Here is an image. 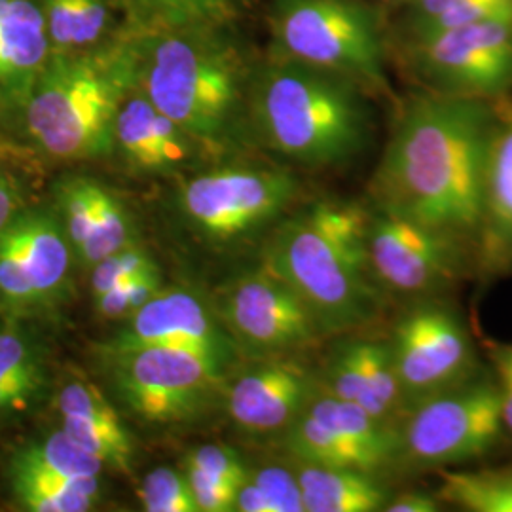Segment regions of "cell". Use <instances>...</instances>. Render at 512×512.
I'll list each match as a JSON object with an SVG mask.
<instances>
[{
  "label": "cell",
  "mask_w": 512,
  "mask_h": 512,
  "mask_svg": "<svg viewBox=\"0 0 512 512\" xmlns=\"http://www.w3.org/2000/svg\"><path fill=\"white\" fill-rule=\"evenodd\" d=\"M217 313L247 359L306 353L325 336L304 298L264 262L222 293Z\"/></svg>",
  "instance_id": "obj_12"
},
{
  "label": "cell",
  "mask_w": 512,
  "mask_h": 512,
  "mask_svg": "<svg viewBox=\"0 0 512 512\" xmlns=\"http://www.w3.org/2000/svg\"><path fill=\"white\" fill-rule=\"evenodd\" d=\"M368 207L317 200L283 217L262 262L304 298L325 336L370 323L382 289L368 258Z\"/></svg>",
  "instance_id": "obj_2"
},
{
  "label": "cell",
  "mask_w": 512,
  "mask_h": 512,
  "mask_svg": "<svg viewBox=\"0 0 512 512\" xmlns=\"http://www.w3.org/2000/svg\"><path fill=\"white\" fill-rule=\"evenodd\" d=\"M19 192L18 186L12 179L0 175V234L6 226L18 215Z\"/></svg>",
  "instance_id": "obj_43"
},
{
  "label": "cell",
  "mask_w": 512,
  "mask_h": 512,
  "mask_svg": "<svg viewBox=\"0 0 512 512\" xmlns=\"http://www.w3.org/2000/svg\"><path fill=\"white\" fill-rule=\"evenodd\" d=\"M298 196L289 169L228 165L194 175L179 188L184 220L213 243L255 238L275 228Z\"/></svg>",
  "instance_id": "obj_7"
},
{
  "label": "cell",
  "mask_w": 512,
  "mask_h": 512,
  "mask_svg": "<svg viewBox=\"0 0 512 512\" xmlns=\"http://www.w3.org/2000/svg\"><path fill=\"white\" fill-rule=\"evenodd\" d=\"M184 473L188 476V482H190V488L194 492L200 512L236 511L239 486L217 478V476L207 475L198 469H192V467H186Z\"/></svg>",
  "instance_id": "obj_38"
},
{
  "label": "cell",
  "mask_w": 512,
  "mask_h": 512,
  "mask_svg": "<svg viewBox=\"0 0 512 512\" xmlns=\"http://www.w3.org/2000/svg\"><path fill=\"white\" fill-rule=\"evenodd\" d=\"M0 294L14 304L38 300L33 279L10 224L0 234Z\"/></svg>",
  "instance_id": "obj_34"
},
{
  "label": "cell",
  "mask_w": 512,
  "mask_h": 512,
  "mask_svg": "<svg viewBox=\"0 0 512 512\" xmlns=\"http://www.w3.org/2000/svg\"><path fill=\"white\" fill-rule=\"evenodd\" d=\"M152 266H158L145 249L137 245H129L126 249L103 258L95 264L92 275V289L95 296L107 293L116 285L129 281Z\"/></svg>",
  "instance_id": "obj_35"
},
{
  "label": "cell",
  "mask_w": 512,
  "mask_h": 512,
  "mask_svg": "<svg viewBox=\"0 0 512 512\" xmlns=\"http://www.w3.org/2000/svg\"><path fill=\"white\" fill-rule=\"evenodd\" d=\"M385 2H408V4H410L412 0H385Z\"/></svg>",
  "instance_id": "obj_44"
},
{
  "label": "cell",
  "mask_w": 512,
  "mask_h": 512,
  "mask_svg": "<svg viewBox=\"0 0 512 512\" xmlns=\"http://www.w3.org/2000/svg\"><path fill=\"white\" fill-rule=\"evenodd\" d=\"M129 245H135V241H133V224L129 219L128 211L124 203L103 186L95 230L90 239L84 243V247L78 249V253L86 264L95 266L103 258L114 255Z\"/></svg>",
  "instance_id": "obj_31"
},
{
  "label": "cell",
  "mask_w": 512,
  "mask_h": 512,
  "mask_svg": "<svg viewBox=\"0 0 512 512\" xmlns=\"http://www.w3.org/2000/svg\"><path fill=\"white\" fill-rule=\"evenodd\" d=\"M497 385L503 404V421L512 433V346H501L494 351Z\"/></svg>",
  "instance_id": "obj_41"
},
{
  "label": "cell",
  "mask_w": 512,
  "mask_h": 512,
  "mask_svg": "<svg viewBox=\"0 0 512 512\" xmlns=\"http://www.w3.org/2000/svg\"><path fill=\"white\" fill-rule=\"evenodd\" d=\"M103 186L92 179H71L61 186V209L71 245L82 249L97 224Z\"/></svg>",
  "instance_id": "obj_32"
},
{
  "label": "cell",
  "mask_w": 512,
  "mask_h": 512,
  "mask_svg": "<svg viewBox=\"0 0 512 512\" xmlns=\"http://www.w3.org/2000/svg\"><path fill=\"white\" fill-rule=\"evenodd\" d=\"M27 340L18 332H0V378L35 363Z\"/></svg>",
  "instance_id": "obj_40"
},
{
  "label": "cell",
  "mask_w": 512,
  "mask_h": 512,
  "mask_svg": "<svg viewBox=\"0 0 512 512\" xmlns=\"http://www.w3.org/2000/svg\"><path fill=\"white\" fill-rule=\"evenodd\" d=\"M14 490L19 503L35 512L90 511L97 495V476L65 478L12 467Z\"/></svg>",
  "instance_id": "obj_24"
},
{
  "label": "cell",
  "mask_w": 512,
  "mask_h": 512,
  "mask_svg": "<svg viewBox=\"0 0 512 512\" xmlns=\"http://www.w3.org/2000/svg\"><path fill=\"white\" fill-rule=\"evenodd\" d=\"M128 327L112 349L164 346L196 351L226 372L238 365L236 342L202 296L184 287L160 289L128 317Z\"/></svg>",
  "instance_id": "obj_15"
},
{
  "label": "cell",
  "mask_w": 512,
  "mask_h": 512,
  "mask_svg": "<svg viewBox=\"0 0 512 512\" xmlns=\"http://www.w3.org/2000/svg\"><path fill=\"white\" fill-rule=\"evenodd\" d=\"M186 467L198 469L207 475L217 476L236 486H243L251 471L236 450L222 444H203L192 450L186 458Z\"/></svg>",
  "instance_id": "obj_37"
},
{
  "label": "cell",
  "mask_w": 512,
  "mask_h": 512,
  "mask_svg": "<svg viewBox=\"0 0 512 512\" xmlns=\"http://www.w3.org/2000/svg\"><path fill=\"white\" fill-rule=\"evenodd\" d=\"M368 258L385 293L429 298L458 279L465 262L463 239L372 203L368 209Z\"/></svg>",
  "instance_id": "obj_13"
},
{
  "label": "cell",
  "mask_w": 512,
  "mask_h": 512,
  "mask_svg": "<svg viewBox=\"0 0 512 512\" xmlns=\"http://www.w3.org/2000/svg\"><path fill=\"white\" fill-rule=\"evenodd\" d=\"M495 103L440 92L412 99L374 173L372 203L476 243Z\"/></svg>",
  "instance_id": "obj_1"
},
{
  "label": "cell",
  "mask_w": 512,
  "mask_h": 512,
  "mask_svg": "<svg viewBox=\"0 0 512 512\" xmlns=\"http://www.w3.org/2000/svg\"><path fill=\"white\" fill-rule=\"evenodd\" d=\"M476 245L486 272H505L512 266V105L497 109L495 116Z\"/></svg>",
  "instance_id": "obj_19"
},
{
  "label": "cell",
  "mask_w": 512,
  "mask_h": 512,
  "mask_svg": "<svg viewBox=\"0 0 512 512\" xmlns=\"http://www.w3.org/2000/svg\"><path fill=\"white\" fill-rule=\"evenodd\" d=\"M440 511L439 499L423 492H406L391 497L384 512H437Z\"/></svg>",
  "instance_id": "obj_42"
},
{
  "label": "cell",
  "mask_w": 512,
  "mask_h": 512,
  "mask_svg": "<svg viewBox=\"0 0 512 512\" xmlns=\"http://www.w3.org/2000/svg\"><path fill=\"white\" fill-rule=\"evenodd\" d=\"M44 384L37 361L0 378V414L27 406Z\"/></svg>",
  "instance_id": "obj_39"
},
{
  "label": "cell",
  "mask_w": 512,
  "mask_h": 512,
  "mask_svg": "<svg viewBox=\"0 0 512 512\" xmlns=\"http://www.w3.org/2000/svg\"><path fill=\"white\" fill-rule=\"evenodd\" d=\"M247 0H116L141 31L217 29Z\"/></svg>",
  "instance_id": "obj_23"
},
{
  "label": "cell",
  "mask_w": 512,
  "mask_h": 512,
  "mask_svg": "<svg viewBox=\"0 0 512 512\" xmlns=\"http://www.w3.org/2000/svg\"><path fill=\"white\" fill-rule=\"evenodd\" d=\"M277 54L387 90L384 44L376 16L355 0H272Z\"/></svg>",
  "instance_id": "obj_6"
},
{
  "label": "cell",
  "mask_w": 512,
  "mask_h": 512,
  "mask_svg": "<svg viewBox=\"0 0 512 512\" xmlns=\"http://www.w3.org/2000/svg\"><path fill=\"white\" fill-rule=\"evenodd\" d=\"M512 14V0H412L410 35L423 37L440 29Z\"/></svg>",
  "instance_id": "obj_28"
},
{
  "label": "cell",
  "mask_w": 512,
  "mask_h": 512,
  "mask_svg": "<svg viewBox=\"0 0 512 512\" xmlns=\"http://www.w3.org/2000/svg\"><path fill=\"white\" fill-rule=\"evenodd\" d=\"M281 442L289 458L294 461L330 467H355L368 471L359 452L308 410H304L298 420L281 435Z\"/></svg>",
  "instance_id": "obj_26"
},
{
  "label": "cell",
  "mask_w": 512,
  "mask_h": 512,
  "mask_svg": "<svg viewBox=\"0 0 512 512\" xmlns=\"http://www.w3.org/2000/svg\"><path fill=\"white\" fill-rule=\"evenodd\" d=\"M52 54L44 8L35 0H0V93L25 103Z\"/></svg>",
  "instance_id": "obj_18"
},
{
  "label": "cell",
  "mask_w": 512,
  "mask_h": 512,
  "mask_svg": "<svg viewBox=\"0 0 512 512\" xmlns=\"http://www.w3.org/2000/svg\"><path fill=\"white\" fill-rule=\"evenodd\" d=\"M114 141L129 164L147 173H169L188 164L200 145L135 88L122 101Z\"/></svg>",
  "instance_id": "obj_17"
},
{
  "label": "cell",
  "mask_w": 512,
  "mask_h": 512,
  "mask_svg": "<svg viewBox=\"0 0 512 512\" xmlns=\"http://www.w3.org/2000/svg\"><path fill=\"white\" fill-rule=\"evenodd\" d=\"M338 437L351 444L372 473L382 471L399 459V429L372 416L359 404L332 395L319 384L306 408Z\"/></svg>",
  "instance_id": "obj_21"
},
{
  "label": "cell",
  "mask_w": 512,
  "mask_h": 512,
  "mask_svg": "<svg viewBox=\"0 0 512 512\" xmlns=\"http://www.w3.org/2000/svg\"><path fill=\"white\" fill-rule=\"evenodd\" d=\"M54 52H76L103 37L109 23L107 0H44Z\"/></svg>",
  "instance_id": "obj_25"
},
{
  "label": "cell",
  "mask_w": 512,
  "mask_h": 512,
  "mask_svg": "<svg viewBox=\"0 0 512 512\" xmlns=\"http://www.w3.org/2000/svg\"><path fill=\"white\" fill-rule=\"evenodd\" d=\"M226 384V408L241 431L281 437L308 408L321 378L304 353H294L249 359Z\"/></svg>",
  "instance_id": "obj_14"
},
{
  "label": "cell",
  "mask_w": 512,
  "mask_h": 512,
  "mask_svg": "<svg viewBox=\"0 0 512 512\" xmlns=\"http://www.w3.org/2000/svg\"><path fill=\"white\" fill-rule=\"evenodd\" d=\"M135 84V38L92 52H54L25 101L29 133L61 160L109 154L118 110Z\"/></svg>",
  "instance_id": "obj_5"
},
{
  "label": "cell",
  "mask_w": 512,
  "mask_h": 512,
  "mask_svg": "<svg viewBox=\"0 0 512 512\" xmlns=\"http://www.w3.org/2000/svg\"><path fill=\"white\" fill-rule=\"evenodd\" d=\"M122 401L150 423L202 416L226 387L228 372L196 351L164 346L110 349Z\"/></svg>",
  "instance_id": "obj_9"
},
{
  "label": "cell",
  "mask_w": 512,
  "mask_h": 512,
  "mask_svg": "<svg viewBox=\"0 0 512 512\" xmlns=\"http://www.w3.org/2000/svg\"><path fill=\"white\" fill-rule=\"evenodd\" d=\"M215 29H156L135 37L137 88L202 145H220L247 107L251 76Z\"/></svg>",
  "instance_id": "obj_4"
},
{
  "label": "cell",
  "mask_w": 512,
  "mask_h": 512,
  "mask_svg": "<svg viewBox=\"0 0 512 512\" xmlns=\"http://www.w3.org/2000/svg\"><path fill=\"white\" fill-rule=\"evenodd\" d=\"M71 439L88 450L103 465L118 471H129L133 458V442L128 429L118 418H63L61 427Z\"/></svg>",
  "instance_id": "obj_30"
},
{
  "label": "cell",
  "mask_w": 512,
  "mask_h": 512,
  "mask_svg": "<svg viewBox=\"0 0 512 512\" xmlns=\"http://www.w3.org/2000/svg\"><path fill=\"white\" fill-rule=\"evenodd\" d=\"M12 467L29 469L44 475L84 478L99 476L103 461L84 450L80 444H76L63 429H59L48 439L25 448L16 456Z\"/></svg>",
  "instance_id": "obj_27"
},
{
  "label": "cell",
  "mask_w": 512,
  "mask_h": 512,
  "mask_svg": "<svg viewBox=\"0 0 512 512\" xmlns=\"http://www.w3.org/2000/svg\"><path fill=\"white\" fill-rule=\"evenodd\" d=\"M505 429L497 382L467 380L408 410L399 429V459L437 469L488 454Z\"/></svg>",
  "instance_id": "obj_8"
},
{
  "label": "cell",
  "mask_w": 512,
  "mask_h": 512,
  "mask_svg": "<svg viewBox=\"0 0 512 512\" xmlns=\"http://www.w3.org/2000/svg\"><path fill=\"white\" fill-rule=\"evenodd\" d=\"M404 412L473 376L475 348L458 311L433 296L404 311L389 338Z\"/></svg>",
  "instance_id": "obj_11"
},
{
  "label": "cell",
  "mask_w": 512,
  "mask_h": 512,
  "mask_svg": "<svg viewBox=\"0 0 512 512\" xmlns=\"http://www.w3.org/2000/svg\"><path fill=\"white\" fill-rule=\"evenodd\" d=\"M319 378L332 395L363 406L385 423H393L404 412L403 389L389 340H340L330 349Z\"/></svg>",
  "instance_id": "obj_16"
},
{
  "label": "cell",
  "mask_w": 512,
  "mask_h": 512,
  "mask_svg": "<svg viewBox=\"0 0 512 512\" xmlns=\"http://www.w3.org/2000/svg\"><path fill=\"white\" fill-rule=\"evenodd\" d=\"M294 471L306 512L384 511L391 499L376 473L363 469L294 461Z\"/></svg>",
  "instance_id": "obj_20"
},
{
  "label": "cell",
  "mask_w": 512,
  "mask_h": 512,
  "mask_svg": "<svg viewBox=\"0 0 512 512\" xmlns=\"http://www.w3.org/2000/svg\"><path fill=\"white\" fill-rule=\"evenodd\" d=\"M29 275L33 279L38 300L57 296L69 274V243L67 230L46 211H27L10 222Z\"/></svg>",
  "instance_id": "obj_22"
},
{
  "label": "cell",
  "mask_w": 512,
  "mask_h": 512,
  "mask_svg": "<svg viewBox=\"0 0 512 512\" xmlns=\"http://www.w3.org/2000/svg\"><path fill=\"white\" fill-rule=\"evenodd\" d=\"M139 499L148 512H200L188 476L171 467L150 471L139 488Z\"/></svg>",
  "instance_id": "obj_33"
},
{
  "label": "cell",
  "mask_w": 512,
  "mask_h": 512,
  "mask_svg": "<svg viewBox=\"0 0 512 512\" xmlns=\"http://www.w3.org/2000/svg\"><path fill=\"white\" fill-rule=\"evenodd\" d=\"M410 63L433 92L499 101L512 92V14L412 38Z\"/></svg>",
  "instance_id": "obj_10"
},
{
  "label": "cell",
  "mask_w": 512,
  "mask_h": 512,
  "mask_svg": "<svg viewBox=\"0 0 512 512\" xmlns=\"http://www.w3.org/2000/svg\"><path fill=\"white\" fill-rule=\"evenodd\" d=\"M365 88L275 55L251 74L247 114L258 141L304 167L340 165L368 141Z\"/></svg>",
  "instance_id": "obj_3"
},
{
  "label": "cell",
  "mask_w": 512,
  "mask_h": 512,
  "mask_svg": "<svg viewBox=\"0 0 512 512\" xmlns=\"http://www.w3.org/2000/svg\"><path fill=\"white\" fill-rule=\"evenodd\" d=\"M249 478L268 497L274 512H306L294 469L283 465H266L251 471Z\"/></svg>",
  "instance_id": "obj_36"
},
{
  "label": "cell",
  "mask_w": 512,
  "mask_h": 512,
  "mask_svg": "<svg viewBox=\"0 0 512 512\" xmlns=\"http://www.w3.org/2000/svg\"><path fill=\"white\" fill-rule=\"evenodd\" d=\"M440 497L476 512H512V469L486 473H444Z\"/></svg>",
  "instance_id": "obj_29"
}]
</instances>
